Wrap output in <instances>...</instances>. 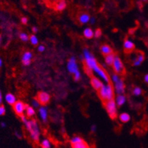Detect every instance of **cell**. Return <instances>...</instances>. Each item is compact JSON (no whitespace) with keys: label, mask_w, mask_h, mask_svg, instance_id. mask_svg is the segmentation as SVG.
<instances>
[{"label":"cell","mask_w":148,"mask_h":148,"mask_svg":"<svg viewBox=\"0 0 148 148\" xmlns=\"http://www.w3.org/2000/svg\"><path fill=\"white\" fill-rule=\"evenodd\" d=\"M112 66L116 75H122L125 73V66L119 56H115Z\"/></svg>","instance_id":"5b68a950"},{"label":"cell","mask_w":148,"mask_h":148,"mask_svg":"<svg viewBox=\"0 0 148 148\" xmlns=\"http://www.w3.org/2000/svg\"><path fill=\"white\" fill-rule=\"evenodd\" d=\"M100 51L102 52V54L105 56H107L108 55H110V54L113 53L112 48L110 46L107 45V44H104V45L100 47Z\"/></svg>","instance_id":"2e32d148"},{"label":"cell","mask_w":148,"mask_h":148,"mask_svg":"<svg viewBox=\"0 0 148 148\" xmlns=\"http://www.w3.org/2000/svg\"><path fill=\"white\" fill-rule=\"evenodd\" d=\"M38 50L40 52H43L44 50H45V47L44 45H39L38 47Z\"/></svg>","instance_id":"8d00e7d4"},{"label":"cell","mask_w":148,"mask_h":148,"mask_svg":"<svg viewBox=\"0 0 148 148\" xmlns=\"http://www.w3.org/2000/svg\"><path fill=\"white\" fill-rule=\"evenodd\" d=\"M67 69H68L69 72L71 74H73V75H75L76 73L80 72L78 69V66H77V64L75 58L72 57L69 60H68Z\"/></svg>","instance_id":"8992f818"},{"label":"cell","mask_w":148,"mask_h":148,"mask_svg":"<svg viewBox=\"0 0 148 148\" xmlns=\"http://www.w3.org/2000/svg\"><path fill=\"white\" fill-rule=\"evenodd\" d=\"M32 104H33V107L34 108H38L40 106V103L39 101L38 100L37 98H35V99H33V102H32Z\"/></svg>","instance_id":"1f68e13d"},{"label":"cell","mask_w":148,"mask_h":148,"mask_svg":"<svg viewBox=\"0 0 148 148\" xmlns=\"http://www.w3.org/2000/svg\"><path fill=\"white\" fill-rule=\"evenodd\" d=\"M144 60H145V56H144V54L142 53V52H138V55H137L136 58L134 60L133 65L134 66H138L142 64V63Z\"/></svg>","instance_id":"e0dca14e"},{"label":"cell","mask_w":148,"mask_h":148,"mask_svg":"<svg viewBox=\"0 0 148 148\" xmlns=\"http://www.w3.org/2000/svg\"><path fill=\"white\" fill-rule=\"evenodd\" d=\"M96 130H97L96 125H91V132H93V133H94V132L96 131Z\"/></svg>","instance_id":"f35d334b"},{"label":"cell","mask_w":148,"mask_h":148,"mask_svg":"<svg viewBox=\"0 0 148 148\" xmlns=\"http://www.w3.org/2000/svg\"><path fill=\"white\" fill-rule=\"evenodd\" d=\"M66 2L65 1H59L55 5V8L57 11H63L66 8Z\"/></svg>","instance_id":"d6986e66"},{"label":"cell","mask_w":148,"mask_h":148,"mask_svg":"<svg viewBox=\"0 0 148 148\" xmlns=\"http://www.w3.org/2000/svg\"><path fill=\"white\" fill-rule=\"evenodd\" d=\"M114 88H115L116 92L117 93L118 95H123V93L125 92V83H124L123 80L122 79H120L119 81L115 83Z\"/></svg>","instance_id":"30bf717a"},{"label":"cell","mask_w":148,"mask_h":148,"mask_svg":"<svg viewBox=\"0 0 148 148\" xmlns=\"http://www.w3.org/2000/svg\"><path fill=\"white\" fill-rule=\"evenodd\" d=\"M124 49L126 53H130L133 52L135 49V44L133 41L129 39H126L124 42Z\"/></svg>","instance_id":"4fadbf2b"},{"label":"cell","mask_w":148,"mask_h":148,"mask_svg":"<svg viewBox=\"0 0 148 148\" xmlns=\"http://www.w3.org/2000/svg\"><path fill=\"white\" fill-rule=\"evenodd\" d=\"M1 43H2V36L0 35V46H1Z\"/></svg>","instance_id":"bcb514c9"},{"label":"cell","mask_w":148,"mask_h":148,"mask_svg":"<svg viewBox=\"0 0 148 148\" xmlns=\"http://www.w3.org/2000/svg\"><path fill=\"white\" fill-rule=\"evenodd\" d=\"M13 110H14L15 113L18 116H22L25 111H26V105L25 103L21 102V101H17L16 103L13 105Z\"/></svg>","instance_id":"ba28073f"},{"label":"cell","mask_w":148,"mask_h":148,"mask_svg":"<svg viewBox=\"0 0 148 148\" xmlns=\"http://www.w3.org/2000/svg\"><path fill=\"white\" fill-rule=\"evenodd\" d=\"M120 77H119V76L118 75H116V74H114V75H112V77H111V80H112V81L114 82V83H116V82L119 81V80H120Z\"/></svg>","instance_id":"4dcf8cb0"},{"label":"cell","mask_w":148,"mask_h":148,"mask_svg":"<svg viewBox=\"0 0 148 148\" xmlns=\"http://www.w3.org/2000/svg\"><path fill=\"white\" fill-rule=\"evenodd\" d=\"M25 108H26V114L27 116H32L34 115L36 112H35V110L33 107H30L28 105H26Z\"/></svg>","instance_id":"d4e9b609"},{"label":"cell","mask_w":148,"mask_h":148,"mask_svg":"<svg viewBox=\"0 0 148 148\" xmlns=\"http://www.w3.org/2000/svg\"><path fill=\"white\" fill-rule=\"evenodd\" d=\"M144 80H145V83L148 84V74H147V75L145 76V77H144Z\"/></svg>","instance_id":"b9f144b4"},{"label":"cell","mask_w":148,"mask_h":148,"mask_svg":"<svg viewBox=\"0 0 148 148\" xmlns=\"http://www.w3.org/2000/svg\"><path fill=\"white\" fill-rule=\"evenodd\" d=\"M116 104L118 106H123L126 102V97L125 95H119L116 97Z\"/></svg>","instance_id":"ffe728a7"},{"label":"cell","mask_w":148,"mask_h":148,"mask_svg":"<svg viewBox=\"0 0 148 148\" xmlns=\"http://www.w3.org/2000/svg\"><path fill=\"white\" fill-rule=\"evenodd\" d=\"M2 64H3V61H2V58H0V68L2 66Z\"/></svg>","instance_id":"f6af8a7d"},{"label":"cell","mask_w":148,"mask_h":148,"mask_svg":"<svg viewBox=\"0 0 148 148\" xmlns=\"http://www.w3.org/2000/svg\"><path fill=\"white\" fill-rule=\"evenodd\" d=\"M2 92H1V90H0V104H2Z\"/></svg>","instance_id":"7bdbcfd3"},{"label":"cell","mask_w":148,"mask_h":148,"mask_svg":"<svg viewBox=\"0 0 148 148\" xmlns=\"http://www.w3.org/2000/svg\"><path fill=\"white\" fill-rule=\"evenodd\" d=\"M74 78H75V81H78L80 78H81V74H80V72H77L75 75H74Z\"/></svg>","instance_id":"836d02e7"},{"label":"cell","mask_w":148,"mask_h":148,"mask_svg":"<svg viewBox=\"0 0 148 148\" xmlns=\"http://www.w3.org/2000/svg\"><path fill=\"white\" fill-rule=\"evenodd\" d=\"M72 148H90V147L86 142L83 141V142H80V143L75 144V145H72Z\"/></svg>","instance_id":"cb8c5ba5"},{"label":"cell","mask_w":148,"mask_h":148,"mask_svg":"<svg viewBox=\"0 0 148 148\" xmlns=\"http://www.w3.org/2000/svg\"><path fill=\"white\" fill-rule=\"evenodd\" d=\"M115 55L114 53H111L108 56H106L105 58V61H106V64H107L108 66H112L113 64H114V59H115Z\"/></svg>","instance_id":"7402d4cb"},{"label":"cell","mask_w":148,"mask_h":148,"mask_svg":"<svg viewBox=\"0 0 148 148\" xmlns=\"http://www.w3.org/2000/svg\"><path fill=\"white\" fill-rule=\"evenodd\" d=\"M5 100L9 105H11V106H13L17 102L16 97L11 93H8L5 95Z\"/></svg>","instance_id":"ac0fdd59"},{"label":"cell","mask_w":148,"mask_h":148,"mask_svg":"<svg viewBox=\"0 0 148 148\" xmlns=\"http://www.w3.org/2000/svg\"><path fill=\"white\" fill-rule=\"evenodd\" d=\"M92 71H94L95 73L97 74V75L100 77L101 78L103 79V80H104V81H106V83H108L109 80H110L108 75V74L106 73V71H105V70L103 69L99 65V64L93 69Z\"/></svg>","instance_id":"52a82bcc"},{"label":"cell","mask_w":148,"mask_h":148,"mask_svg":"<svg viewBox=\"0 0 148 148\" xmlns=\"http://www.w3.org/2000/svg\"><path fill=\"white\" fill-rule=\"evenodd\" d=\"M41 148H51V143L49 140L45 138L41 142Z\"/></svg>","instance_id":"484cf974"},{"label":"cell","mask_w":148,"mask_h":148,"mask_svg":"<svg viewBox=\"0 0 148 148\" xmlns=\"http://www.w3.org/2000/svg\"><path fill=\"white\" fill-rule=\"evenodd\" d=\"M91 84L92 86V87L95 88L97 91H99L104 84L103 83V82L101 81L100 80L96 77H91Z\"/></svg>","instance_id":"7c38bea8"},{"label":"cell","mask_w":148,"mask_h":148,"mask_svg":"<svg viewBox=\"0 0 148 148\" xmlns=\"http://www.w3.org/2000/svg\"><path fill=\"white\" fill-rule=\"evenodd\" d=\"M26 128L30 134L31 138L33 142H38L40 138V130L36 120H27L25 123Z\"/></svg>","instance_id":"6da1fadb"},{"label":"cell","mask_w":148,"mask_h":148,"mask_svg":"<svg viewBox=\"0 0 148 148\" xmlns=\"http://www.w3.org/2000/svg\"><path fill=\"white\" fill-rule=\"evenodd\" d=\"M77 18H78V21L80 24L85 25V24L89 22L91 17H90V15L88 14V13H81L78 15Z\"/></svg>","instance_id":"5bb4252c"},{"label":"cell","mask_w":148,"mask_h":148,"mask_svg":"<svg viewBox=\"0 0 148 148\" xmlns=\"http://www.w3.org/2000/svg\"><path fill=\"white\" fill-rule=\"evenodd\" d=\"M0 125H1V127H5V126H6V124H5L4 122H1V124H0Z\"/></svg>","instance_id":"ee69618b"},{"label":"cell","mask_w":148,"mask_h":148,"mask_svg":"<svg viewBox=\"0 0 148 148\" xmlns=\"http://www.w3.org/2000/svg\"><path fill=\"white\" fill-rule=\"evenodd\" d=\"M5 108L4 106H0V116H2L5 114Z\"/></svg>","instance_id":"e575fe53"},{"label":"cell","mask_w":148,"mask_h":148,"mask_svg":"<svg viewBox=\"0 0 148 148\" xmlns=\"http://www.w3.org/2000/svg\"><path fill=\"white\" fill-rule=\"evenodd\" d=\"M116 104L114 99H111V100L107 101L105 103V107H106V111H107L108 114L109 116L111 119H115L117 116V108H116Z\"/></svg>","instance_id":"277c9868"},{"label":"cell","mask_w":148,"mask_h":148,"mask_svg":"<svg viewBox=\"0 0 148 148\" xmlns=\"http://www.w3.org/2000/svg\"><path fill=\"white\" fill-rule=\"evenodd\" d=\"M38 114L40 115V117L42 119L43 122H46L47 121V117H48V111L47 108L45 106H42V107L39 108V110H38Z\"/></svg>","instance_id":"9a60e30c"},{"label":"cell","mask_w":148,"mask_h":148,"mask_svg":"<svg viewBox=\"0 0 148 148\" xmlns=\"http://www.w3.org/2000/svg\"><path fill=\"white\" fill-rule=\"evenodd\" d=\"M101 36H102V30H101L100 29H96L95 32V34H94V37L98 38L100 37Z\"/></svg>","instance_id":"d6a6232c"},{"label":"cell","mask_w":148,"mask_h":148,"mask_svg":"<svg viewBox=\"0 0 148 148\" xmlns=\"http://www.w3.org/2000/svg\"><path fill=\"white\" fill-rule=\"evenodd\" d=\"M21 21L22 24H24V25H27V24L28 19L27 18H26V17H22L21 19Z\"/></svg>","instance_id":"74e56055"},{"label":"cell","mask_w":148,"mask_h":148,"mask_svg":"<svg viewBox=\"0 0 148 148\" xmlns=\"http://www.w3.org/2000/svg\"><path fill=\"white\" fill-rule=\"evenodd\" d=\"M33 58V54L29 51H27L23 54L22 58H21V61L22 64L25 66H29L31 63V60Z\"/></svg>","instance_id":"8fae6325"},{"label":"cell","mask_w":148,"mask_h":148,"mask_svg":"<svg viewBox=\"0 0 148 148\" xmlns=\"http://www.w3.org/2000/svg\"><path fill=\"white\" fill-rule=\"evenodd\" d=\"M32 31L33 32V33H37L38 31V27H33Z\"/></svg>","instance_id":"ab89813d"},{"label":"cell","mask_w":148,"mask_h":148,"mask_svg":"<svg viewBox=\"0 0 148 148\" xmlns=\"http://www.w3.org/2000/svg\"><path fill=\"white\" fill-rule=\"evenodd\" d=\"M90 23H91V25H93V24H95V21H96V18H95V17H92V18H90Z\"/></svg>","instance_id":"60d3db41"},{"label":"cell","mask_w":148,"mask_h":148,"mask_svg":"<svg viewBox=\"0 0 148 148\" xmlns=\"http://www.w3.org/2000/svg\"><path fill=\"white\" fill-rule=\"evenodd\" d=\"M83 141H84V140L82 138H80V136H75L72 138V140H71V144H72V145H75V144L80 143V142H82Z\"/></svg>","instance_id":"4316f807"},{"label":"cell","mask_w":148,"mask_h":148,"mask_svg":"<svg viewBox=\"0 0 148 148\" xmlns=\"http://www.w3.org/2000/svg\"><path fill=\"white\" fill-rule=\"evenodd\" d=\"M98 91H99V97L102 99V100L104 101L105 103L107 101L114 99V91L111 84L108 83L106 85H103V87Z\"/></svg>","instance_id":"7a4b0ae2"},{"label":"cell","mask_w":148,"mask_h":148,"mask_svg":"<svg viewBox=\"0 0 148 148\" xmlns=\"http://www.w3.org/2000/svg\"><path fill=\"white\" fill-rule=\"evenodd\" d=\"M85 72H86V73L88 76H91V75H92V71L86 66H85Z\"/></svg>","instance_id":"d590c367"},{"label":"cell","mask_w":148,"mask_h":148,"mask_svg":"<svg viewBox=\"0 0 148 148\" xmlns=\"http://www.w3.org/2000/svg\"><path fill=\"white\" fill-rule=\"evenodd\" d=\"M119 120L121 121L123 123H126V122H128L130 119V116L127 113H122L119 115Z\"/></svg>","instance_id":"603a6c76"},{"label":"cell","mask_w":148,"mask_h":148,"mask_svg":"<svg viewBox=\"0 0 148 148\" xmlns=\"http://www.w3.org/2000/svg\"><path fill=\"white\" fill-rule=\"evenodd\" d=\"M29 41H30V43L33 45H38V38L36 37L35 35H32V36H29Z\"/></svg>","instance_id":"83f0119b"},{"label":"cell","mask_w":148,"mask_h":148,"mask_svg":"<svg viewBox=\"0 0 148 148\" xmlns=\"http://www.w3.org/2000/svg\"><path fill=\"white\" fill-rule=\"evenodd\" d=\"M142 88H139V87H135V88H134V90H133V95H134V96L138 97L142 95Z\"/></svg>","instance_id":"f1b7e54d"},{"label":"cell","mask_w":148,"mask_h":148,"mask_svg":"<svg viewBox=\"0 0 148 148\" xmlns=\"http://www.w3.org/2000/svg\"><path fill=\"white\" fill-rule=\"evenodd\" d=\"M38 100L39 101L40 104L47 105L49 103L50 100V96L48 93L44 92V91H40L38 93L37 97Z\"/></svg>","instance_id":"9c48e42d"},{"label":"cell","mask_w":148,"mask_h":148,"mask_svg":"<svg viewBox=\"0 0 148 148\" xmlns=\"http://www.w3.org/2000/svg\"><path fill=\"white\" fill-rule=\"evenodd\" d=\"M19 38H20V39H21L22 41H24V42H27V41H29V37L28 36V35L26 34L25 33H20Z\"/></svg>","instance_id":"f546056e"},{"label":"cell","mask_w":148,"mask_h":148,"mask_svg":"<svg viewBox=\"0 0 148 148\" xmlns=\"http://www.w3.org/2000/svg\"><path fill=\"white\" fill-rule=\"evenodd\" d=\"M83 58H84L86 67L89 69L91 71H92L93 69L95 68L96 66L98 65L95 58L94 57V56L90 52V51L87 48H85L83 49Z\"/></svg>","instance_id":"3957f363"},{"label":"cell","mask_w":148,"mask_h":148,"mask_svg":"<svg viewBox=\"0 0 148 148\" xmlns=\"http://www.w3.org/2000/svg\"><path fill=\"white\" fill-rule=\"evenodd\" d=\"M94 34H95V32L92 30L90 27H87L84 29L83 31V36L85 38H86L88 39H91L94 37Z\"/></svg>","instance_id":"44dd1931"}]
</instances>
